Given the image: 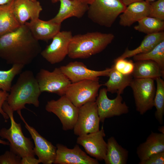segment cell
I'll use <instances>...</instances> for the list:
<instances>
[{"label": "cell", "instance_id": "obj_7", "mask_svg": "<svg viewBox=\"0 0 164 164\" xmlns=\"http://www.w3.org/2000/svg\"><path fill=\"white\" fill-rule=\"evenodd\" d=\"M154 80L133 78L130 86L133 93L136 110L141 115L151 110L153 106L156 89Z\"/></svg>", "mask_w": 164, "mask_h": 164}, {"label": "cell", "instance_id": "obj_27", "mask_svg": "<svg viewBox=\"0 0 164 164\" xmlns=\"http://www.w3.org/2000/svg\"><path fill=\"white\" fill-rule=\"evenodd\" d=\"M134 29L147 34L157 33L164 30V21L155 18L145 17L138 22Z\"/></svg>", "mask_w": 164, "mask_h": 164}, {"label": "cell", "instance_id": "obj_43", "mask_svg": "<svg viewBox=\"0 0 164 164\" xmlns=\"http://www.w3.org/2000/svg\"><path fill=\"white\" fill-rule=\"evenodd\" d=\"M31 0L32 1H35L37 0Z\"/></svg>", "mask_w": 164, "mask_h": 164}, {"label": "cell", "instance_id": "obj_11", "mask_svg": "<svg viewBox=\"0 0 164 164\" xmlns=\"http://www.w3.org/2000/svg\"><path fill=\"white\" fill-rule=\"evenodd\" d=\"M106 88L101 89L96 98L98 112L100 121L104 122L106 118L119 116L128 113L129 108L125 102L121 95H117L113 99L109 98Z\"/></svg>", "mask_w": 164, "mask_h": 164}, {"label": "cell", "instance_id": "obj_5", "mask_svg": "<svg viewBox=\"0 0 164 164\" xmlns=\"http://www.w3.org/2000/svg\"><path fill=\"white\" fill-rule=\"evenodd\" d=\"M126 7L122 0H94L87 12L94 22L109 28Z\"/></svg>", "mask_w": 164, "mask_h": 164}, {"label": "cell", "instance_id": "obj_30", "mask_svg": "<svg viewBox=\"0 0 164 164\" xmlns=\"http://www.w3.org/2000/svg\"><path fill=\"white\" fill-rule=\"evenodd\" d=\"M24 66L22 64H15L8 70H0V90L9 92L12 80L21 72Z\"/></svg>", "mask_w": 164, "mask_h": 164}, {"label": "cell", "instance_id": "obj_17", "mask_svg": "<svg viewBox=\"0 0 164 164\" xmlns=\"http://www.w3.org/2000/svg\"><path fill=\"white\" fill-rule=\"evenodd\" d=\"M43 10L40 2L36 0H14L13 10L19 24H24L27 21L39 18Z\"/></svg>", "mask_w": 164, "mask_h": 164}, {"label": "cell", "instance_id": "obj_4", "mask_svg": "<svg viewBox=\"0 0 164 164\" xmlns=\"http://www.w3.org/2000/svg\"><path fill=\"white\" fill-rule=\"evenodd\" d=\"M2 108L10 120L11 126L8 129L3 128L0 130V136L9 142L10 150L21 158L34 156V147L30 138L23 135L20 123H16L14 119V111L10 108L6 101Z\"/></svg>", "mask_w": 164, "mask_h": 164}, {"label": "cell", "instance_id": "obj_13", "mask_svg": "<svg viewBox=\"0 0 164 164\" xmlns=\"http://www.w3.org/2000/svg\"><path fill=\"white\" fill-rule=\"evenodd\" d=\"M17 112L34 141V153L38 157L40 163H53L56 155V146L41 136L34 128L27 123L22 115L21 111Z\"/></svg>", "mask_w": 164, "mask_h": 164}, {"label": "cell", "instance_id": "obj_40", "mask_svg": "<svg viewBox=\"0 0 164 164\" xmlns=\"http://www.w3.org/2000/svg\"><path fill=\"white\" fill-rule=\"evenodd\" d=\"M0 144L4 145H9V142L4 141L1 139H0Z\"/></svg>", "mask_w": 164, "mask_h": 164}, {"label": "cell", "instance_id": "obj_25", "mask_svg": "<svg viewBox=\"0 0 164 164\" xmlns=\"http://www.w3.org/2000/svg\"><path fill=\"white\" fill-rule=\"evenodd\" d=\"M107 149L104 159L106 164H126L128 151L118 142L114 137L111 136L108 140Z\"/></svg>", "mask_w": 164, "mask_h": 164}, {"label": "cell", "instance_id": "obj_36", "mask_svg": "<svg viewBox=\"0 0 164 164\" xmlns=\"http://www.w3.org/2000/svg\"><path fill=\"white\" fill-rule=\"evenodd\" d=\"M40 163L34 156H26L22 158L21 164H38Z\"/></svg>", "mask_w": 164, "mask_h": 164}, {"label": "cell", "instance_id": "obj_35", "mask_svg": "<svg viewBox=\"0 0 164 164\" xmlns=\"http://www.w3.org/2000/svg\"><path fill=\"white\" fill-rule=\"evenodd\" d=\"M9 94L7 91L0 90V113L2 116L5 122L7 121L9 117L3 110L2 106L5 102L7 100Z\"/></svg>", "mask_w": 164, "mask_h": 164}, {"label": "cell", "instance_id": "obj_1", "mask_svg": "<svg viewBox=\"0 0 164 164\" xmlns=\"http://www.w3.org/2000/svg\"><path fill=\"white\" fill-rule=\"evenodd\" d=\"M41 51L39 41L25 24L0 37V58L8 64L28 65Z\"/></svg>", "mask_w": 164, "mask_h": 164}, {"label": "cell", "instance_id": "obj_6", "mask_svg": "<svg viewBox=\"0 0 164 164\" xmlns=\"http://www.w3.org/2000/svg\"><path fill=\"white\" fill-rule=\"evenodd\" d=\"M99 79L86 80L71 83L64 95L78 108L88 102L95 101L102 85Z\"/></svg>", "mask_w": 164, "mask_h": 164}, {"label": "cell", "instance_id": "obj_24", "mask_svg": "<svg viewBox=\"0 0 164 164\" xmlns=\"http://www.w3.org/2000/svg\"><path fill=\"white\" fill-rule=\"evenodd\" d=\"M163 40L164 32L163 31L147 34L138 47L132 50L127 48L124 52L116 59H126L138 54L147 53Z\"/></svg>", "mask_w": 164, "mask_h": 164}, {"label": "cell", "instance_id": "obj_26", "mask_svg": "<svg viewBox=\"0 0 164 164\" xmlns=\"http://www.w3.org/2000/svg\"><path fill=\"white\" fill-rule=\"evenodd\" d=\"M108 75L109 78L104 85L106 87L108 92L112 94L121 95L125 89L130 86L133 78L132 75H123L116 70L113 65Z\"/></svg>", "mask_w": 164, "mask_h": 164}, {"label": "cell", "instance_id": "obj_23", "mask_svg": "<svg viewBox=\"0 0 164 164\" xmlns=\"http://www.w3.org/2000/svg\"><path fill=\"white\" fill-rule=\"evenodd\" d=\"M14 1L0 5V37L15 30L21 26L13 12Z\"/></svg>", "mask_w": 164, "mask_h": 164}, {"label": "cell", "instance_id": "obj_22", "mask_svg": "<svg viewBox=\"0 0 164 164\" xmlns=\"http://www.w3.org/2000/svg\"><path fill=\"white\" fill-rule=\"evenodd\" d=\"M133 78H150L154 80L164 77V71L155 62L149 60L135 61L134 69L132 74Z\"/></svg>", "mask_w": 164, "mask_h": 164}, {"label": "cell", "instance_id": "obj_32", "mask_svg": "<svg viewBox=\"0 0 164 164\" xmlns=\"http://www.w3.org/2000/svg\"><path fill=\"white\" fill-rule=\"evenodd\" d=\"M150 4L149 16L164 21V0H156Z\"/></svg>", "mask_w": 164, "mask_h": 164}, {"label": "cell", "instance_id": "obj_39", "mask_svg": "<svg viewBox=\"0 0 164 164\" xmlns=\"http://www.w3.org/2000/svg\"><path fill=\"white\" fill-rule=\"evenodd\" d=\"M14 0H0V5L8 3Z\"/></svg>", "mask_w": 164, "mask_h": 164}, {"label": "cell", "instance_id": "obj_20", "mask_svg": "<svg viewBox=\"0 0 164 164\" xmlns=\"http://www.w3.org/2000/svg\"><path fill=\"white\" fill-rule=\"evenodd\" d=\"M150 3L145 0L135 2L127 6L120 15L119 24L124 27H129L143 18L149 16Z\"/></svg>", "mask_w": 164, "mask_h": 164}, {"label": "cell", "instance_id": "obj_31", "mask_svg": "<svg viewBox=\"0 0 164 164\" xmlns=\"http://www.w3.org/2000/svg\"><path fill=\"white\" fill-rule=\"evenodd\" d=\"M113 65L114 69L121 74L126 75H131L134 69V63L126 59H116Z\"/></svg>", "mask_w": 164, "mask_h": 164}, {"label": "cell", "instance_id": "obj_10", "mask_svg": "<svg viewBox=\"0 0 164 164\" xmlns=\"http://www.w3.org/2000/svg\"><path fill=\"white\" fill-rule=\"evenodd\" d=\"M100 122L96 101L87 103L79 108L74 133L79 136L97 132Z\"/></svg>", "mask_w": 164, "mask_h": 164}, {"label": "cell", "instance_id": "obj_19", "mask_svg": "<svg viewBox=\"0 0 164 164\" xmlns=\"http://www.w3.org/2000/svg\"><path fill=\"white\" fill-rule=\"evenodd\" d=\"M60 3L59 10L55 16L50 20L53 22L61 24L65 20L71 17L82 18L88 11L89 5L71 0H57Z\"/></svg>", "mask_w": 164, "mask_h": 164}, {"label": "cell", "instance_id": "obj_14", "mask_svg": "<svg viewBox=\"0 0 164 164\" xmlns=\"http://www.w3.org/2000/svg\"><path fill=\"white\" fill-rule=\"evenodd\" d=\"M105 134L103 126L97 132L78 136L77 144L82 146L88 155L97 160H104L107 152V143L104 138Z\"/></svg>", "mask_w": 164, "mask_h": 164}, {"label": "cell", "instance_id": "obj_34", "mask_svg": "<svg viewBox=\"0 0 164 164\" xmlns=\"http://www.w3.org/2000/svg\"><path fill=\"white\" fill-rule=\"evenodd\" d=\"M139 164H164V151L151 155L146 160L139 162Z\"/></svg>", "mask_w": 164, "mask_h": 164}, {"label": "cell", "instance_id": "obj_41", "mask_svg": "<svg viewBox=\"0 0 164 164\" xmlns=\"http://www.w3.org/2000/svg\"><path fill=\"white\" fill-rule=\"evenodd\" d=\"M159 131L161 132V133H164V127L163 126H162L159 127L158 128Z\"/></svg>", "mask_w": 164, "mask_h": 164}, {"label": "cell", "instance_id": "obj_37", "mask_svg": "<svg viewBox=\"0 0 164 164\" xmlns=\"http://www.w3.org/2000/svg\"><path fill=\"white\" fill-rule=\"evenodd\" d=\"M52 3H56L57 2V0H50ZM76 1L80 2L88 5H90L94 1V0H71Z\"/></svg>", "mask_w": 164, "mask_h": 164}, {"label": "cell", "instance_id": "obj_8", "mask_svg": "<svg viewBox=\"0 0 164 164\" xmlns=\"http://www.w3.org/2000/svg\"><path fill=\"white\" fill-rule=\"evenodd\" d=\"M36 78L41 92L64 95L71 82L62 72L60 67H56L52 71L41 69Z\"/></svg>", "mask_w": 164, "mask_h": 164}, {"label": "cell", "instance_id": "obj_16", "mask_svg": "<svg viewBox=\"0 0 164 164\" xmlns=\"http://www.w3.org/2000/svg\"><path fill=\"white\" fill-rule=\"evenodd\" d=\"M55 164H98V160L92 158L83 151L78 145L69 149L60 144L56 145Z\"/></svg>", "mask_w": 164, "mask_h": 164}, {"label": "cell", "instance_id": "obj_12", "mask_svg": "<svg viewBox=\"0 0 164 164\" xmlns=\"http://www.w3.org/2000/svg\"><path fill=\"white\" fill-rule=\"evenodd\" d=\"M73 36L71 31H60L52 39L51 43L41 51V56L52 64L61 62L68 55Z\"/></svg>", "mask_w": 164, "mask_h": 164}, {"label": "cell", "instance_id": "obj_29", "mask_svg": "<svg viewBox=\"0 0 164 164\" xmlns=\"http://www.w3.org/2000/svg\"><path fill=\"white\" fill-rule=\"evenodd\" d=\"M133 57L135 61L145 60L153 61L164 71V40L159 43L149 52L138 54Z\"/></svg>", "mask_w": 164, "mask_h": 164}, {"label": "cell", "instance_id": "obj_33", "mask_svg": "<svg viewBox=\"0 0 164 164\" xmlns=\"http://www.w3.org/2000/svg\"><path fill=\"white\" fill-rule=\"evenodd\" d=\"M22 158L10 150L0 155V164H21Z\"/></svg>", "mask_w": 164, "mask_h": 164}, {"label": "cell", "instance_id": "obj_28", "mask_svg": "<svg viewBox=\"0 0 164 164\" xmlns=\"http://www.w3.org/2000/svg\"><path fill=\"white\" fill-rule=\"evenodd\" d=\"M155 80L156 88L153 101V106L156 108L155 116L158 122L162 124L164 115V81L160 77Z\"/></svg>", "mask_w": 164, "mask_h": 164}, {"label": "cell", "instance_id": "obj_2", "mask_svg": "<svg viewBox=\"0 0 164 164\" xmlns=\"http://www.w3.org/2000/svg\"><path fill=\"white\" fill-rule=\"evenodd\" d=\"M9 92L6 101L14 111L26 108V104L39 106V98L42 92L36 77L30 70L21 73Z\"/></svg>", "mask_w": 164, "mask_h": 164}, {"label": "cell", "instance_id": "obj_9", "mask_svg": "<svg viewBox=\"0 0 164 164\" xmlns=\"http://www.w3.org/2000/svg\"><path fill=\"white\" fill-rule=\"evenodd\" d=\"M79 108L76 107L65 95L57 100L47 101L45 109L55 114L60 120L63 129H73L77 121Z\"/></svg>", "mask_w": 164, "mask_h": 164}, {"label": "cell", "instance_id": "obj_38", "mask_svg": "<svg viewBox=\"0 0 164 164\" xmlns=\"http://www.w3.org/2000/svg\"><path fill=\"white\" fill-rule=\"evenodd\" d=\"M143 0H122L123 2L126 6L132 3Z\"/></svg>", "mask_w": 164, "mask_h": 164}, {"label": "cell", "instance_id": "obj_21", "mask_svg": "<svg viewBox=\"0 0 164 164\" xmlns=\"http://www.w3.org/2000/svg\"><path fill=\"white\" fill-rule=\"evenodd\" d=\"M164 151V133L152 132L137 147L136 154L141 162L153 154Z\"/></svg>", "mask_w": 164, "mask_h": 164}, {"label": "cell", "instance_id": "obj_42", "mask_svg": "<svg viewBox=\"0 0 164 164\" xmlns=\"http://www.w3.org/2000/svg\"><path fill=\"white\" fill-rule=\"evenodd\" d=\"M145 0V1L146 2H149V3H150V2H152L154 1H156V0Z\"/></svg>", "mask_w": 164, "mask_h": 164}, {"label": "cell", "instance_id": "obj_15", "mask_svg": "<svg viewBox=\"0 0 164 164\" xmlns=\"http://www.w3.org/2000/svg\"><path fill=\"white\" fill-rule=\"evenodd\" d=\"M63 73L71 83L88 79L99 78L101 76H108L111 68L102 70H95L88 69L82 62L75 61L60 67Z\"/></svg>", "mask_w": 164, "mask_h": 164}, {"label": "cell", "instance_id": "obj_3", "mask_svg": "<svg viewBox=\"0 0 164 164\" xmlns=\"http://www.w3.org/2000/svg\"><path fill=\"white\" fill-rule=\"evenodd\" d=\"M114 38L111 33L98 32L75 35L70 42L68 56L73 59L88 58L103 51Z\"/></svg>", "mask_w": 164, "mask_h": 164}, {"label": "cell", "instance_id": "obj_18", "mask_svg": "<svg viewBox=\"0 0 164 164\" xmlns=\"http://www.w3.org/2000/svg\"><path fill=\"white\" fill-rule=\"evenodd\" d=\"M28 27L34 37L38 41H47L60 31L61 24L52 22L50 19L44 21L39 18L27 22Z\"/></svg>", "mask_w": 164, "mask_h": 164}]
</instances>
